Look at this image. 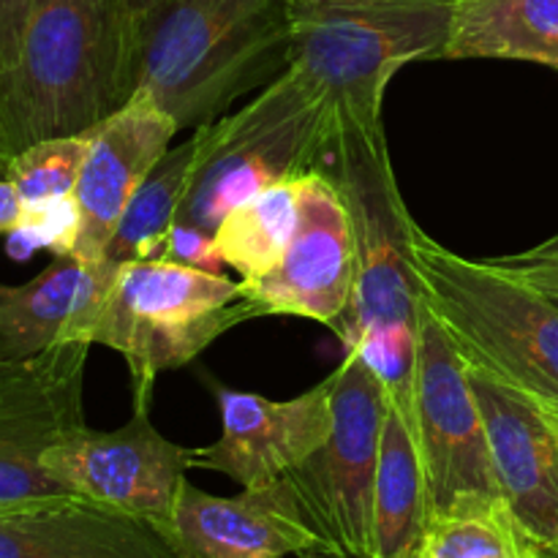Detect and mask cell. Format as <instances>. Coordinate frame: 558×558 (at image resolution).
<instances>
[{
  "label": "cell",
  "mask_w": 558,
  "mask_h": 558,
  "mask_svg": "<svg viewBox=\"0 0 558 558\" xmlns=\"http://www.w3.org/2000/svg\"><path fill=\"white\" fill-rule=\"evenodd\" d=\"M409 414L423 458L430 512H441L463 499H501L466 363L452 349L425 300Z\"/></svg>",
  "instance_id": "cell-9"
},
{
  "label": "cell",
  "mask_w": 558,
  "mask_h": 558,
  "mask_svg": "<svg viewBox=\"0 0 558 558\" xmlns=\"http://www.w3.org/2000/svg\"><path fill=\"white\" fill-rule=\"evenodd\" d=\"M33 3L36 0H0V71H9L20 58Z\"/></svg>",
  "instance_id": "cell-28"
},
{
  "label": "cell",
  "mask_w": 558,
  "mask_h": 558,
  "mask_svg": "<svg viewBox=\"0 0 558 558\" xmlns=\"http://www.w3.org/2000/svg\"><path fill=\"white\" fill-rule=\"evenodd\" d=\"M556 558H558V556H556Z\"/></svg>",
  "instance_id": "cell-34"
},
{
  "label": "cell",
  "mask_w": 558,
  "mask_h": 558,
  "mask_svg": "<svg viewBox=\"0 0 558 558\" xmlns=\"http://www.w3.org/2000/svg\"><path fill=\"white\" fill-rule=\"evenodd\" d=\"M412 558H425V556H423V550H417V554H414Z\"/></svg>",
  "instance_id": "cell-33"
},
{
  "label": "cell",
  "mask_w": 558,
  "mask_h": 558,
  "mask_svg": "<svg viewBox=\"0 0 558 558\" xmlns=\"http://www.w3.org/2000/svg\"><path fill=\"white\" fill-rule=\"evenodd\" d=\"M178 131V123L145 93H134L129 104L87 131L90 147L74 189L80 202L74 256L101 259L107 254L125 205L167 156Z\"/></svg>",
  "instance_id": "cell-16"
},
{
  "label": "cell",
  "mask_w": 558,
  "mask_h": 558,
  "mask_svg": "<svg viewBox=\"0 0 558 558\" xmlns=\"http://www.w3.org/2000/svg\"><path fill=\"white\" fill-rule=\"evenodd\" d=\"M259 316H300L338 330L357 287L354 238L341 191L327 172L298 180V229L281 262L256 281H240Z\"/></svg>",
  "instance_id": "cell-12"
},
{
  "label": "cell",
  "mask_w": 558,
  "mask_h": 558,
  "mask_svg": "<svg viewBox=\"0 0 558 558\" xmlns=\"http://www.w3.org/2000/svg\"><path fill=\"white\" fill-rule=\"evenodd\" d=\"M14 232L38 248L52 251L54 256L74 254L80 238V202L74 194H65L22 205Z\"/></svg>",
  "instance_id": "cell-25"
},
{
  "label": "cell",
  "mask_w": 558,
  "mask_h": 558,
  "mask_svg": "<svg viewBox=\"0 0 558 558\" xmlns=\"http://www.w3.org/2000/svg\"><path fill=\"white\" fill-rule=\"evenodd\" d=\"M41 463L69 494L142 518L163 534L185 472L194 469V450L169 441L153 425L150 401L134 398L129 423L114 430L82 428Z\"/></svg>",
  "instance_id": "cell-11"
},
{
  "label": "cell",
  "mask_w": 558,
  "mask_h": 558,
  "mask_svg": "<svg viewBox=\"0 0 558 558\" xmlns=\"http://www.w3.org/2000/svg\"><path fill=\"white\" fill-rule=\"evenodd\" d=\"M136 47L123 0H36L20 58L0 71V161L87 134L129 104Z\"/></svg>",
  "instance_id": "cell-1"
},
{
  "label": "cell",
  "mask_w": 558,
  "mask_h": 558,
  "mask_svg": "<svg viewBox=\"0 0 558 558\" xmlns=\"http://www.w3.org/2000/svg\"><path fill=\"white\" fill-rule=\"evenodd\" d=\"M289 69V9L281 0H169L142 27L134 93L178 123H216L238 98Z\"/></svg>",
  "instance_id": "cell-2"
},
{
  "label": "cell",
  "mask_w": 558,
  "mask_h": 558,
  "mask_svg": "<svg viewBox=\"0 0 558 558\" xmlns=\"http://www.w3.org/2000/svg\"><path fill=\"white\" fill-rule=\"evenodd\" d=\"M167 539L183 558H327L289 480L213 496L183 480Z\"/></svg>",
  "instance_id": "cell-14"
},
{
  "label": "cell",
  "mask_w": 558,
  "mask_h": 558,
  "mask_svg": "<svg viewBox=\"0 0 558 558\" xmlns=\"http://www.w3.org/2000/svg\"><path fill=\"white\" fill-rule=\"evenodd\" d=\"M221 436L196 447L194 469L227 474L243 488L270 485L322 447L332 428V376L289 401L216 387Z\"/></svg>",
  "instance_id": "cell-15"
},
{
  "label": "cell",
  "mask_w": 558,
  "mask_h": 558,
  "mask_svg": "<svg viewBox=\"0 0 558 558\" xmlns=\"http://www.w3.org/2000/svg\"><path fill=\"white\" fill-rule=\"evenodd\" d=\"M330 376V434L287 480L327 558H374V488L387 392L354 347L343 349Z\"/></svg>",
  "instance_id": "cell-8"
},
{
  "label": "cell",
  "mask_w": 558,
  "mask_h": 558,
  "mask_svg": "<svg viewBox=\"0 0 558 558\" xmlns=\"http://www.w3.org/2000/svg\"><path fill=\"white\" fill-rule=\"evenodd\" d=\"M22 199L16 194L14 185L9 180H0V234L14 232L16 221H20Z\"/></svg>",
  "instance_id": "cell-29"
},
{
  "label": "cell",
  "mask_w": 558,
  "mask_h": 558,
  "mask_svg": "<svg viewBox=\"0 0 558 558\" xmlns=\"http://www.w3.org/2000/svg\"><path fill=\"white\" fill-rule=\"evenodd\" d=\"M93 343L71 341L22 363H0V510L69 490L44 456L85 425V365Z\"/></svg>",
  "instance_id": "cell-10"
},
{
  "label": "cell",
  "mask_w": 558,
  "mask_h": 558,
  "mask_svg": "<svg viewBox=\"0 0 558 558\" xmlns=\"http://www.w3.org/2000/svg\"><path fill=\"white\" fill-rule=\"evenodd\" d=\"M298 180H283L248 196L213 232L223 265L232 267L240 281L267 276L292 243L298 229Z\"/></svg>",
  "instance_id": "cell-22"
},
{
  "label": "cell",
  "mask_w": 558,
  "mask_h": 558,
  "mask_svg": "<svg viewBox=\"0 0 558 558\" xmlns=\"http://www.w3.org/2000/svg\"><path fill=\"white\" fill-rule=\"evenodd\" d=\"M537 289H539V287H537ZM539 292H545V294H548V298H554L556 303H558V287H550V289H539Z\"/></svg>",
  "instance_id": "cell-32"
},
{
  "label": "cell",
  "mask_w": 558,
  "mask_h": 558,
  "mask_svg": "<svg viewBox=\"0 0 558 558\" xmlns=\"http://www.w3.org/2000/svg\"><path fill=\"white\" fill-rule=\"evenodd\" d=\"M0 558H183L153 523L65 494L0 510Z\"/></svg>",
  "instance_id": "cell-17"
},
{
  "label": "cell",
  "mask_w": 558,
  "mask_h": 558,
  "mask_svg": "<svg viewBox=\"0 0 558 558\" xmlns=\"http://www.w3.org/2000/svg\"><path fill=\"white\" fill-rule=\"evenodd\" d=\"M507 510L539 558L558 556V412L466 365Z\"/></svg>",
  "instance_id": "cell-13"
},
{
  "label": "cell",
  "mask_w": 558,
  "mask_h": 558,
  "mask_svg": "<svg viewBox=\"0 0 558 558\" xmlns=\"http://www.w3.org/2000/svg\"><path fill=\"white\" fill-rule=\"evenodd\" d=\"M490 262H494L496 267H501V270L523 278V281L532 283V287H558V234L545 240V243L534 245V248L521 251V254L499 256V259Z\"/></svg>",
  "instance_id": "cell-27"
},
{
  "label": "cell",
  "mask_w": 558,
  "mask_h": 558,
  "mask_svg": "<svg viewBox=\"0 0 558 558\" xmlns=\"http://www.w3.org/2000/svg\"><path fill=\"white\" fill-rule=\"evenodd\" d=\"M87 147H90V134L33 142L3 161L5 180L16 189L22 205L74 194Z\"/></svg>",
  "instance_id": "cell-24"
},
{
  "label": "cell",
  "mask_w": 558,
  "mask_h": 558,
  "mask_svg": "<svg viewBox=\"0 0 558 558\" xmlns=\"http://www.w3.org/2000/svg\"><path fill=\"white\" fill-rule=\"evenodd\" d=\"M336 136L330 107L287 69L248 104L207 125L205 150L178 223L213 234L248 196L311 172H327Z\"/></svg>",
  "instance_id": "cell-5"
},
{
  "label": "cell",
  "mask_w": 558,
  "mask_h": 558,
  "mask_svg": "<svg viewBox=\"0 0 558 558\" xmlns=\"http://www.w3.org/2000/svg\"><path fill=\"white\" fill-rule=\"evenodd\" d=\"M158 259L178 262V265L196 267V270L218 272L223 276V259L216 248V238L202 229L183 227V223H174L167 234V243H163V251Z\"/></svg>",
  "instance_id": "cell-26"
},
{
  "label": "cell",
  "mask_w": 558,
  "mask_h": 558,
  "mask_svg": "<svg viewBox=\"0 0 558 558\" xmlns=\"http://www.w3.org/2000/svg\"><path fill=\"white\" fill-rule=\"evenodd\" d=\"M327 174L349 213L357 262L354 303L338 338L347 347L360 332L417 327L423 311L412 256L417 221L398 191L385 125L336 123Z\"/></svg>",
  "instance_id": "cell-7"
},
{
  "label": "cell",
  "mask_w": 558,
  "mask_h": 558,
  "mask_svg": "<svg viewBox=\"0 0 558 558\" xmlns=\"http://www.w3.org/2000/svg\"><path fill=\"white\" fill-rule=\"evenodd\" d=\"M445 60H521L558 71V0H452Z\"/></svg>",
  "instance_id": "cell-19"
},
{
  "label": "cell",
  "mask_w": 558,
  "mask_h": 558,
  "mask_svg": "<svg viewBox=\"0 0 558 558\" xmlns=\"http://www.w3.org/2000/svg\"><path fill=\"white\" fill-rule=\"evenodd\" d=\"M423 300L469 368L558 412V303L494 262L469 259L423 229L412 238Z\"/></svg>",
  "instance_id": "cell-3"
},
{
  "label": "cell",
  "mask_w": 558,
  "mask_h": 558,
  "mask_svg": "<svg viewBox=\"0 0 558 558\" xmlns=\"http://www.w3.org/2000/svg\"><path fill=\"white\" fill-rule=\"evenodd\" d=\"M118 267L107 256L65 254L54 256L27 283H0V363H22L60 343H93V325Z\"/></svg>",
  "instance_id": "cell-18"
},
{
  "label": "cell",
  "mask_w": 558,
  "mask_h": 558,
  "mask_svg": "<svg viewBox=\"0 0 558 558\" xmlns=\"http://www.w3.org/2000/svg\"><path fill=\"white\" fill-rule=\"evenodd\" d=\"M428 512V483L412 414L387 398L374 488V558L417 554Z\"/></svg>",
  "instance_id": "cell-20"
},
{
  "label": "cell",
  "mask_w": 558,
  "mask_h": 558,
  "mask_svg": "<svg viewBox=\"0 0 558 558\" xmlns=\"http://www.w3.org/2000/svg\"><path fill=\"white\" fill-rule=\"evenodd\" d=\"M163 3H169V0H123L125 14H129L131 25H134L136 38H140L142 27H145L147 22H150L153 16H156V11L161 9Z\"/></svg>",
  "instance_id": "cell-30"
},
{
  "label": "cell",
  "mask_w": 558,
  "mask_h": 558,
  "mask_svg": "<svg viewBox=\"0 0 558 558\" xmlns=\"http://www.w3.org/2000/svg\"><path fill=\"white\" fill-rule=\"evenodd\" d=\"M452 0H365L289 9V69L336 123L385 125V93L409 63L441 58Z\"/></svg>",
  "instance_id": "cell-4"
},
{
  "label": "cell",
  "mask_w": 558,
  "mask_h": 558,
  "mask_svg": "<svg viewBox=\"0 0 558 558\" xmlns=\"http://www.w3.org/2000/svg\"><path fill=\"white\" fill-rule=\"evenodd\" d=\"M256 316L240 281L169 259H140L118 267L90 341L118 352L134 398L150 401L158 376L189 365Z\"/></svg>",
  "instance_id": "cell-6"
},
{
  "label": "cell",
  "mask_w": 558,
  "mask_h": 558,
  "mask_svg": "<svg viewBox=\"0 0 558 558\" xmlns=\"http://www.w3.org/2000/svg\"><path fill=\"white\" fill-rule=\"evenodd\" d=\"M207 125L191 131L189 140L180 142L178 147H169L167 156L153 167V172L131 196L112 234V243L104 254L114 265L161 256L169 229L178 223V213L205 150Z\"/></svg>",
  "instance_id": "cell-21"
},
{
  "label": "cell",
  "mask_w": 558,
  "mask_h": 558,
  "mask_svg": "<svg viewBox=\"0 0 558 558\" xmlns=\"http://www.w3.org/2000/svg\"><path fill=\"white\" fill-rule=\"evenodd\" d=\"M287 9H300V5H343V3H365V0H281Z\"/></svg>",
  "instance_id": "cell-31"
},
{
  "label": "cell",
  "mask_w": 558,
  "mask_h": 558,
  "mask_svg": "<svg viewBox=\"0 0 558 558\" xmlns=\"http://www.w3.org/2000/svg\"><path fill=\"white\" fill-rule=\"evenodd\" d=\"M425 558H539L505 499H463L425 523Z\"/></svg>",
  "instance_id": "cell-23"
}]
</instances>
